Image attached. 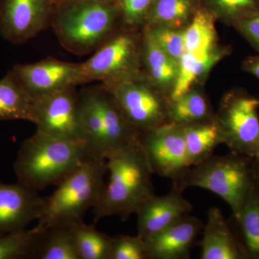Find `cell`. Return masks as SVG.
<instances>
[{
    "label": "cell",
    "instance_id": "11",
    "mask_svg": "<svg viewBox=\"0 0 259 259\" xmlns=\"http://www.w3.org/2000/svg\"><path fill=\"white\" fill-rule=\"evenodd\" d=\"M139 142L153 174L175 182L191 168L182 126L167 122L141 131Z\"/></svg>",
    "mask_w": 259,
    "mask_h": 259
},
{
    "label": "cell",
    "instance_id": "14",
    "mask_svg": "<svg viewBox=\"0 0 259 259\" xmlns=\"http://www.w3.org/2000/svg\"><path fill=\"white\" fill-rule=\"evenodd\" d=\"M45 205V198L37 191L18 183L0 182V236L25 229L38 221Z\"/></svg>",
    "mask_w": 259,
    "mask_h": 259
},
{
    "label": "cell",
    "instance_id": "26",
    "mask_svg": "<svg viewBox=\"0 0 259 259\" xmlns=\"http://www.w3.org/2000/svg\"><path fill=\"white\" fill-rule=\"evenodd\" d=\"M236 221L248 259H259V185L255 180Z\"/></svg>",
    "mask_w": 259,
    "mask_h": 259
},
{
    "label": "cell",
    "instance_id": "33",
    "mask_svg": "<svg viewBox=\"0 0 259 259\" xmlns=\"http://www.w3.org/2000/svg\"><path fill=\"white\" fill-rule=\"evenodd\" d=\"M231 27L259 54V13L240 19Z\"/></svg>",
    "mask_w": 259,
    "mask_h": 259
},
{
    "label": "cell",
    "instance_id": "5",
    "mask_svg": "<svg viewBox=\"0 0 259 259\" xmlns=\"http://www.w3.org/2000/svg\"><path fill=\"white\" fill-rule=\"evenodd\" d=\"M107 171V160L90 158L85 161L45 198L37 228L46 231L54 226L83 222L84 214L101 197Z\"/></svg>",
    "mask_w": 259,
    "mask_h": 259
},
{
    "label": "cell",
    "instance_id": "8",
    "mask_svg": "<svg viewBox=\"0 0 259 259\" xmlns=\"http://www.w3.org/2000/svg\"><path fill=\"white\" fill-rule=\"evenodd\" d=\"M259 98L242 89L225 94L216 112L223 144L253 158L259 153Z\"/></svg>",
    "mask_w": 259,
    "mask_h": 259
},
{
    "label": "cell",
    "instance_id": "20",
    "mask_svg": "<svg viewBox=\"0 0 259 259\" xmlns=\"http://www.w3.org/2000/svg\"><path fill=\"white\" fill-rule=\"evenodd\" d=\"M7 120H35L34 100L12 70L0 79V121Z\"/></svg>",
    "mask_w": 259,
    "mask_h": 259
},
{
    "label": "cell",
    "instance_id": "22",
    "mask_svg": "<svg viewBox=\"0 0 259 259\" xmlns=\"http://www.w3.org/2000/svg\"><path fill=\"white\" fill-rule=\"evenodd\" d=\"M187 158L190 166H196L212 156L223 144L222 134L217 118L184 126Z\"/></svg>",
    "mask_w": 259,
    "mask_h": 259
},
{
    "label": "cell",
    "instance_id": "1",
    "mask_svg": "<svg viewBox=\"0 0 259 259\" xmlns=\"http://www.w3.org/2000/svg\"><path fill=\"white\" fill-rule=\"evenodd\" d=\"M110 180L94 207V223L118 216L126 221L154 195L153 172L139 144L114 153L107 159Z\"/></svg>",
    "mask_w": 259,
    "mask_h": 259
},
{
    "label": "cell",
    "instance_id": "34",
    "mask_svg": "<svg viewBox=\"0 0 259 259\" xmlns=\"http://www.w3.org/2000/svg\"><path fill=\"white\" fill-rule=\"evenodd\" d=\"M241 67L243 71L253 75L259 81V54L245 58Z\"/></svg>",
    "mask_w": 259,
    "mask_h": 259
},
{
    "label": "cell",
    "instance_id": "10",
    "mask_svg": "<svg viewBox=\"0 0 259 259\" xmlns=\"http://www.w3.org/2000/svg\"><path fill=\"white\" fill-rule=\"evenodd\" d=\"M70 87L34 100L37 131L70 142L85 145L79 94Z\"/></svg>",
    "mask_w": 259,
    "mask_h": 259
},
{
    "label": "cell",
    "instance_id": "16",
    "mask_svg": "<svg viewBox=\"0 0 259 259\" xmlns=\"http://www.w3.org/2000/svg\"><path fill=\"white\" fill-rule=\"evenodd\" d=\"M182 193L173 187L171 192L166 195L154 194L141 204L136 213L137 236L142 239H147L192 212V204Z\"/></svg>",
    "mask_w": 259,
    "mask_h": 259
},
{
    "label": "cell",
    "instance_id": "9",
    "mask_svg": "<svg viewBox=\"0 0 259 259\" xmlns=\"http://www.w3.org/2000/svg\"><path fill=\"white\" fill-rule=\"evenodd\" d=\"M105 87L111 93L126 120L144 131L169 122L170 100L144 75Z\"/></svg>",
    "mask_w": 259,
    "mask_h": 259
},
{
    "label": "cell",
    "instance_id": "24",
    "mask_svg": "<svg viewBox=\"0 0 259 259\" xmlns=\"http://www.w3.org/2000/svg\"><path fill=\"white\" fill-rule=\"evenodd\" d=\"M201 5L200 0H156L144 28L159 25L185 30Z\"/></svg>",
    "mask_w": 259,
    "mask_h": 259
},
{
    "label": "cell",
    "instance_id": "23",
    "mask_svg": "<svg viewBox=\"0 0 259 259\" xmlns=\"http://www.w3.org/2000/svg\"><path fill=\"white\" fill-rule=\"evenodd\" d=\"M216 20L201 5L185 29V52L196 56H206L223 47L219 44Z\"/></svg>",
    "mask_w": 259,
    "mask_h": 259
},
{
    "label": "cell",
    "instance_id": "17",
    "mask_svg": "<svg viewBox=\"0 0 259 259\" xmlns=\"http://www.w3.org/2000/svg\"><path fill=\"white\" fill-rule=\"evenodd\" d=\"M202 230L201 259H248L244 246L233 234L218 207L209 209Z\"/></svg>",
    "mask_w": 259,
    "mask_h": 259
},
{
    "label": "cell",
    "instance_id": "28",
    "mask_svg": "<svg viewBox=\"0 0 259 259\" xmlns=\"http://www.w3.org/2000/svg\"><path fill=\"white\" fill-rule=\"evenodd\" d=\"M44 232L35 226L0 236V259L34 258Z\"/></svg>",
    "mask_w": 259,
    "mask_h": 259
},
{
    "label": "cell",
    "instance_id": "30",
    "mask_svg": "<svg viewBox=\"0 0 259 259\" xmlns=\"http://www.w3.org/2000/svg\"><path fill=\"white\" fill-rule=\"evenodd\" d=\"M143 32L147 34L161 50L180 62L185 52V30L157 25L144 28Z\"/></svg>",
    "mask_w": 259,
    "mask_h": 259
},
{
    "label": "cell",
    "instance_id": "29",
    "mask_svg": "<svg viewBox=\"0 0 259 259\" xmlns=\"http://www.w3.org/2000/svg\"><path fill=\"white\" fill-rule=\"evenodd\" d=\"M216 21L231 26L240 19L259 13V0H200Z\"/></svg>",
    "mask_w": 259,
    "mask_h": 259
},
{
    "label": "cell",
    "instance_id": "13",
    "mask_svg": "<svg viewBox=\"0 0 259 259\" xmlns=\"http://www.w3.org/2000/svg\"><path fill=\"white\" fill-rule=\"evenodd\" d=\"M12 71L33 100L82 83L81 64L53 58L15 64Z\"/></svg>",
    "mask_w": 259,
    "mask_h": 259
},
{
    "label": "cell",
    "instance_id": "19",
    "mask_svg": "<svg viewBox=\"0 0 259 259\" xmlns=\"http://www.w3.org/2000/svg\"><path fill=\"white\" fill-rule=\"evenodd\" d=\"M231 54V48L223 46L219 50L206 56L185 52L179 62V74L170 95V101L178 98L195 87H202L213 68Z\"/></svg>",
    "mask_w": 259,
    "mask_h": 259
},
{
    "label": "cell",
    "instance_id": "36",
    "mask_svg": "<svg viewBox=\"0 0 259 259\" xmlns=\"http://www.w3.org/2000/svg\"><path fill=\"white\" fill-rule=\"evenodd\" d=\"M69 1V0H51L53 4L54 5L61 4V3H65V2Z\"/></svg>",
    "mask_w": 259,
    "mask_h": 259
},
{
    "label": "cell",
    "instance_id": "21",
    "mask_svg": "<svg viewBox=\"0 0 259 259\" xmlns=\"http://www.w3.org/2000/svg\"><path fill=\"white\" fill-rule=\"evenodd\" d=\"M215 116L216 112L201 87L191 89L169 102L168 121L182 127L209 120Z\"/></svg>",
    "mask_w": 259,
    "mask_h": 259
},
{
    "label": "cell",
    "instance_id": "6",
    "mask_svg": "<svg viewBox=\"0 0 259 259\" xmlns=\"http://www.w3.org/2000/svg\"><path fill=\"white\" fill-rule=\"evenodd\" d=\"M254 182L251 158L231 152L222 156L212 155L191 167L174 182V187L181 192L189 187L210 191L228 204L236 219Z\"/></svg>",
    "mask_w": 259,
    "mask_h": 259
},
{
    "label": "cell",
    "instance_id": "32",
    "mask_svg": "<svg viewBox=\"0 0 259 259\" xmlns=\"http://www.w3.org/2000/svg\"><path fill=\"white\" fill-rule=\"evenodd\" d=\"M109 259H146L144 240L125 234L112 238Z\"/></svg>",
    "mask_w": 259,
    "mask_h": 259
},
{
    "label": "cell",
    "instance_id": "27",
    "mask_svg": "<svg viewBox=\"0 0 259 259\" xmlns=\"http://www.w3.org/2000/svg\"><path fill=\"white\" fill-rule=\"evenodd\" d=\"M80 259H109L112 237L83 222L69 225Z\"/></svg>",
    "mask_w": 259,
    "mask_h": 259
},
{
    "label": "cell",
    "instance_id": "3",
    "mask_svg": "<svg viewBox=\"0 0 259 259\" xmlns=\"http://www.w3.org/2000/svg\"><path fill=\"white\" fill-rule=\"evenodd\" d=\"M90 158L84 144L56 139L37 130L22 144L14 169L19 182L41 190L59 185Z\"/></svg>",
    "mask_w": 259,
    "mask_h": 259
},
{
    "label": "cell",
    "instance_id": "35",
    "mask_svg": "<svg viewBox=\"0 0 259 259\" xmlns=\"http://www.w3.org/2000/svg\"><path fill=\"white\" fill-rule=\"evenodd\" d=\"M251 163L255 182L259 185V153L251 158Z\"/></svg>",
    "mask_w": 259,
    "mask_h": 259
},
{
    "label": "cell",
    "instance_id": "7",
    "mask_svg": "<svg viewBox=\"0 0 259 259\" xmlns=\"http://www.w3.org/2000/svg\"><path fill=\"white\" fill-rule=\"evenodd\" d=\"M141 44L142 33L128 29L110 37L81 63L82 83L100 81L109 87L142 74Z\"/></svg>",
    "mask_w": 259,
    "mask_h": 259
},
{
    "label": "cell",
    "instance_id": "4",
    "mask_svg": "<svg viewBox=\"0 0 259 259\" xmlns=\"http://www.w3.org/2000/svg\"><path fill=\"white\" fill-rule=\"evenodd\" d=\"M80 111L89 157L107 160L139 144L141 131L126 120L111 93L103 85L79 93Z\"/></svg>",
    "mask_w": 259,
    "mask_h": 259
},
{
    "label": "cell",
    "instance_id": "18",
    "mask_svg": "<svg viewBox=\"0 0 259 259\" xmlns=\"http://www.w3.org/2000/svg\"><path fill=\"white\" fill-rule=\"evenodd\" d=\"M178 61L172 59L142 32L141 69L153 85L169 98L179 74Z\"/></svg>",
    "mask_w": 259,
    "mask_h": 259
},
{
    "label": "cell",
    "instance_id": "31",
    "mask_svg": "<svg viewBox=\"0 0 259 259\" xmlns=\"http://www.w3.org/2000/svg\"><path fill=\"white\" fill-rule=\"evenodd\" d=\"M120 10L121 23L126 29L144 28L150 11L156 0H115Z\"/></svg>",
    "mask_w": 259,
    "mask_h": 259
},
{
    "label": "cell",
    "instance_id": "15",
    "mask_svg": "<svg viewBox=\"0 0 259 259\" xmlns=\"http://www.w3.org/2000/svg\"><path fill=\"white\" fill-rule=\"evenodd\" d=\"M199 218L188 214L144 240L146 259H188L203 228Z\"/></svg>",
    "mask_w": 259,
    "mask_h": 259
},
{
    "label": "cell",
    "instance_id": "12",
    "mask_svg": "<svg viewBox=\"0 0 259 259\" xmlns=\"http://www.w3.org/2000/svg\"><path fill=\"white\" fill-rule=\"evenodd\" d=\"M51 0H0V35L21 45L38 35L54 11Z\"/></svg>",
    "mask_w": 259,
    "mask_h": 259
},
{
    "label": "cell",
    "instance_id": "25",
    "mask_svg": "<svg viewBox=\"0 0 259 259\" xmlns=\"http://www.w3.org/2000/svg\"><path fill=\"white\" fill-rule=\"evenodd\" d=\"M34 258L80 259L69 225L52 227L44 232Z\"/></svg>",
    "mask_w": 259,
    "mask_h": 259
},
{
    "label": "cell",
    "instance_id": "2",
    "mask_svg": "<svg viewBox=\"0 0 259 259\" xmlns=\"http://www.w3.org/2000/svg\"><path fill=\"white\" fill-rule=\"evenodd\" d=\"M120 22L115 0H69L54 5L51 19L61 45L79 55L98 49Z\"/></svg>",
    "mask_w": 259,
    "mask_h": 259
}]
</instances>
